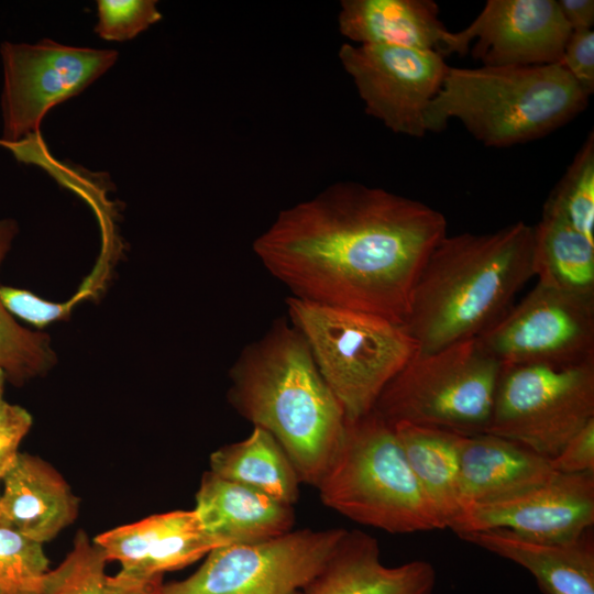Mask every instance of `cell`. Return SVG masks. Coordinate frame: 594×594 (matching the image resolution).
<instances>
[{"mask_svg":"<svg viewBox=\"0 0 594 594\" xmlns=\"http://www.w3.org/2000/svg\"><path fill=\"white\" fill-rule=\"evenodd\" d=\"M447 234L444 216L419 200L339 182L283 209L253 251L295 298L404 324L420 271Z\"/></svg>","mask_w":594,"mask_h":594,"instance_id":"obj_1","label":"cell"},{"mask_svg":"<svg viewBox=\"0 0 594 594\" xmlns=\"http://www.w3.org/2000/svg\"><path fill=\"white\" fill-rule=\"evenodd\" d=\"M229 377L232 407L274 437L301 483L317 487L341 444L346 417L301 333L276 321L241 351Z\"/></svg>","mask_w":594,"mask_h":594,"instance_id":"obj_2","label":"cell"},{"mask_svg":"<svg viewBox=\"0 0 594 594\" xmlns=\"http://www.w3.org/2000/svg\"><path fill=\"white\" fill-rule=\"evenodd\" d=\"M534 227L447 234L414 286L404 327L420 352L477 338L512 307L532 277Z\"/></svg>","mask_w":594,"mask_h":594,"instance_id":"obj_3","label":"cell"},{"mask_svg":"<svg viewBox=\"0 0 594 594\" xmlns=\"http://www.w3.org/2000/svg\"><path fill=\"white\" fill-rule=\"evenodd\" d=\"M590 96L561 63L451 67L425 117L427 132L459 120L481 143L507 147L543 138L588 105Z\"/></svg>","mask_w":594,"mask_h":594,"instance_id":"obj_4","label":"cell"},{"mask_svg":"<svg viewBox=\"0 0 594 594\" xmlns=\"http://www.w3.org/2000/svg\"><path fill=\"white\" fill-rule=\"evenodd\" d=\"M317 488L326 506L365 526L391 534L446 528L416 480L394 426L374 410L346 420Z\"/></svg>","mask_w":594,"mask_h":594,"instance_id":"obj_5","label":"cell"},{"mask_svg":"<svg viewBox=\"0 0 594 594\" xmlns=\"http://www.w3.org/2000/svg\"><path fill=\"white\" fill-rule=\"evenodd\" d=\"M289 322L306 340L346 420L373 410L393 377L418 351L404 324L382 316L293 296Z\"/></svg>","mask_w":594,"mask_h":594,"instance_id":"obj_6","label":"cell"},{"mask_svg":"<svg viewBox=\"0 0 594 594\" xmlns=\"http://www.w3.org/2000/svg\"><path fill=\"white\" fill-rule=\"evenodd\" d=\"M503 365L477 338L417 351L373 410L391 425L411 424L462 436L487 431Z\"/></svg>","mask_w":594,"mask_h":594,"instance_id":"obj_7","label":"cell"},{"mask_svg":"<svg viewBox=\"0 0 594 594\" xmlns=\"http://www.w3.org/2000/svg\"><path fill=\"white\" fill-rule=\"evenodd\" d=\"M594 419V360L503 365L488 433L553 459Z\"/></svg>","mask_w":594,"mask_h":594,"instance_id":"obj_8","label":"cell"},{"mask_svg":"<svg viewBox=\"0 0 594 594\" xmlns=\"http://www.w3.org/2000/svg\"><path fill=\"white\" fill-rule=\"evenodd\" d=\"M345 529H300L246 544L212 549L183 581L163 594H302L323 569Z\"/></svg>","mask_w":594,"mask_h":594,"instance_id":"obj_9","label":"cell"},{"mask_svg":"<svg viewBox=\"0 0 594 594\" xmlns=\"http://www.w3.org/2000/svg\"><path fill=\"white\" fill-rule=\"evenodd\" d=\"M2 143L34 136L44 116L86 89L117 61L112 50L75 47L51 38L35 44L3 42Z\"/></svg>","mask_w":594,"mask_h":594,"instance_id":"obj_10","label":"cell"},{"mask_svg":"<svg viewBox=\"0 0 594 594\" xmlns=\"http://www.w3.org/2000/svg\"><path fill=\"white\" fill-rule=\"evenodd\" d=\"M479 341L502 365L594 360V295L539 283Z\"/></svg>","mask_w":594,"mask_h":594,"instance_id":"obj_11","label":"cell"},{"mask_svg":"<svg viewBox=\"0 0 594 594\" xmlns=\"http://www.w3.org/2000/svg\"><path fill=\"white\" fill-rule=\"evenodd\" d=\"M338 56L367 114L394 133L426 135V111L449 69L444 57L416 48L351 43H343Z\"/></svg>","mask_w":594,"mask_h":594,"instance_id":"obj_12","label":"cell"},{"mask_svg":"<svg viewBox=\"0 0 594 594\" xmlns=\"http://www.w3.org/2000/svg\"><path fill=\"white\" fill-rule=\"evenodd\" d=\"M594 525V473H557L548 482L514 496L469 504L449 525L458 536L505 529L524 538L575 540Z\"/></svg>","mask_w":594,"mask_h":594,"instance_id":"obj_13","label":"cell"},{"mask_svg":"<svg viewBox=\"0 0 594 594\" xmlns=\"http://www.w3.org/2000/svg\"><path fill=\"white\" fill-rule=\"evenodd\" d=\"M455 33L458 54L474 42L471 53L482 66H534L561 63L571 29L557 0H488Z\"/></svg>","mask_w":594,"mask_h":594,"instance_id":"obj_14","label":"cell"},{"mask_svg":"<svg viewBox=\"0 0 594 594\" xmlns=\"http://www.w3.org/2000/svg\"><path fill=\"white\" fill-rule=\"evenodd\" d=\"M108 561L121 563L119 578L146 580L185 568L219 547L195 509L156 514L94 538Z\"/></svg>","mask_w":594,"mask_h":594,"instance_id":"obj_15","label":"cell"},{"mask_svg":"<svg viewBox=\"0 0 594 594\" xmlns=\"http://www.w3.org/2000/svg\"><path fill=\"white\" fill-rule=\"evenodd\" d=\"M436 570L425 560L387 566L376 539L345 530L332 556L302 594H433Z\"/></svg>","mask_w":594,"mask_h":594,"instance_id":"obj_16","label":"cell"},{"mask_svg":"<svg viewBox=\"0 0 594 594\" xmlns=\"http://www.w3.org/2000/svg\"><path fill=\"white\" fill-rule=\"evenodd\" d=\"M206 534L218 546L265 541L292 531V505L248 485L204 473L194 508Z\"/></svg>","mask_w":594,"mask_h":594,"instance_id":"obj_17","label":"cell"},{"mask_svg":"<svg viewBox=\"0 0 594 594\" xmlns=\"http://www.w3.org/2000/svg\"><path fill=\"white\" fill-rule=\"evenodd\" d=\"M432 0H342L340 33L356 44L393 45L458 54L457 33L439 19Z\"/></svg>","mask_w":594,"mask_h":594,"instance_id":"obj_18","label":"cell"},{"mask_svg":"<svg viewBox=\"0 0 594 594\" xmlns=\"http://www.w3.org/2000/svg\"><path fill=\"white\" fill-rule=\"evenodd\" d=\"M2 482L0 522L28 538L43 544L76 520L79 499L43 459L19 452Z\"/></svg>","mask_w":594,"mask_h":594,"instance_id":"obj_19","label":"cell"},{"mask_svg":"<svg viewBox=\"0 0 594 594\" xmlns=\"http://www.w3.org/2000/svg\"><path fill=\"white\" fill-rule=\"evenodd\" d=\"M550 460L488 432L463 436L459 455L461 508L504 499L551 480Z\"/></svg>","mask_w":594,"mask_h":594,"instance_id":"obj_20","label":"cell"},{"mask_svg":"<svg viewBox=\"0 0 594 594\" xmlns=\"http://www.w3.org/2000/svg\"><path fill=\"white\" fill-rule=\"evenodd\" d=\"M459 537L526 569L543 594H594V544L590 531L561 542L532 540L505 529Z\"/></svg>","mask_w":594,"mask_h":594,"instance_id":"obj_21","label":"cell"},{"mask_svg":"<svg viewBox=\"0 0 594 594\" xmlns=\"http://www.w3.org/2000/svg\"><path fill=\"white\" fill-rule=\"evenodd\" d=\"M394 428L416 480L449 528L461 510L459 455L463 436L404 422Z\"/></svg>","mask_w":594,"mask_h":594,"instance_id":"obj_22","label":"cell"},{"mask_svg":"<svg viewBox=\"0 0 594 594\" xmlns=\"http://www.w3.org/2000/svg\"><path fill=\"white\" fill-rule=\"evenodd\" d=\"M216 475L256 488L287 505L299 498L301 483L287 454L266 430L253 427L245 439L211 453Z\"/></svg>","mask_w":594,"mask_h":594,"instance_id":"obj_23","label":"cell"},{"mask_svg":"<svg viewBox=\"0 0 594 594\" xmlns=\"http://www.w3.org/2000/svg\"><path fill=\"white\" fill-rule=\"evenodd\" d=\"M534 227V272L539 283L594 295V243L561 216L542 209Z\"/></svg>","mask_w":594,"mask_h":594,"instance_id":"obj_24","label":"cell"},{"mask_svg":"<svg viewBox=\"0 0 594 594\" xmlns=\"http://www.w3.org/2000/svg\"><path fill=\"white\" fill-rule=\"evenodd\" d=\"M18 233L13 219H0V266ZM56 363L48 334L19 324L0 298V370L7 382L21 386L46 374Z\"/></svg>","mask_w":594,"mask_h":594,"instance_id":"obj_25","label":"cell"},{"mask_svg":"<svg viewBox=\"0 0 594 594\" xmlns=\"http://www.w3.org/2000/svg\"><path fill=\"white\" fill-rule=\"evenodd\" d=\"M543 210L561 216L594 243V134L588 133L565 173L548 196Z\"/></svg>","mask_w":594,"mask_h":594,"instance_id":"obj_26","label":"cell"},{"mask_svg":"<svg viewBox=\"0 0 594 594\" xmlns=\"http://www.w3.org/2000/svg\"><path fill=\"white\" fill-rule=\"evenodd\" d=\"M102 548L79 530L64 561L43 578L40 594H111Z\"/></svg>","mask_w":594,"mask_h":594,"instance_id":"obj_27","label":"cell"},{"mask_svg":"<svg viewBox=\"0 0 594 594\" xmlns=\"http://www.w3.org/2000/svg\"><path fill=\"white\" fill-rule=\"evenodd\" d=\"M48 562L42 543L0 522V590L6 594H40Z\"/></svg>","mask_w":594,"mask_h":594,"instance_id":"obj_28","label":"cell"},{"mask_svg":"<svg viewBox=\"0 0 594 594\" xmlns=\"http://www.w3.org/2000/svg\"><path fill=\"white\" fill-rule=\"evenodd\" d=\"M154 0H99L95 32L106 41L135 37L162 19Z\"/></svg>","mask_w":594,"mask_h":594,"instance_id":"obj_29","label":"cell"},{"mask_svg":"<svg viewBox=\"0 0 594 594\" xmlns=\"http://www.w3.org/2000/svg\"><path fill=\"white\" fill-rule=\"evenodd\" d=\"M0 298L12 316L40 329L66 319L77 300V297H74L63 304L47 301L32 292L12 286H0Z\"/></svg>","mask_w":594,"mask_h":594,"instance_id":"obj_30","label":"cell"},{"mask_svg":"<svg viewBox=\"0 0 594 594\" xmlns=\"http://www.w3.org/2000/svg\"><path fill=\"white\" fill-rule=\"evenodd\" d=\"M562 66L591 96L594 91V32L593 29L571 31L565 43Z\"/></svg>","mask_w":594,"mask_h":594,"instance_id":"obj_31","label":"cell"},{"mask_svg":"<svg viewBox=\"0 0 594 594\" xmlns=\"http://www.w3.org/2000/svg\"><path fill=\"white\" fill-rule=\"evenodd\" d=\"M550 463L558 473H594V419L575 433Z\"/></svg>","mask_w":594,"mask_h":594,"instance_id":"obj_32","label":"cell"},{"mask_svg":"<svg viewBox=\"0 0 594 594\" xmlns=\"http://www.w3.org/2000/svg\"><path fill=\"white\" fill-rule=\"evenodd\" d=\"M7 377L0 370V438L22 441L32 426V416L19 405L9 403L4 397Z\"/></svg>","mask_w":594,"mask_h":594,"instance_id":"obj_33","label":"cell"},{"mask_svg":"<svg viewBox=\"0 0 594 594\" xmlns=\"http://www.w3.org/2000/svg\"><path fill=\"white\" fill-rule=\"evenodd\" d=\"M563 19L573 30L592 29L594 25L593 0H557Z\"/></svg>","mask_w":594,"mask_h":594,"instance_id":"obj_34","label":"cell"},{"mask_svg":"<svg viewBox=\"0 0 594 594\" xmlns=\"http://www.w3.org/2000/svg\"><path fill=\"white\" fill-rule=\"evenodd\" d=\"M111 594H163V575L146 580H125L118 575L110 576Z\"/></svg>","mask_w":594,"mask_h":594,"instance_id":"obj_35","label":"cell"},{"mask_svg":"<svg viewBox=\"0 0 594 594\" xmlns=\"http://www.w3.org/2000/svg\"><path fill=\"white\" fill-rule=\"evenodd\" d=\"M20 442V440L15 439L0 438V481L15 461Z\"/></svg>","mask_w":594,"mask_h":594,"instance_id":"obj_36","label":"cell"},{"mask_svg":"<svg viewBox=\"0 0 594 594\" xmlns=\"http://www.w3.org/2000/svg\"><path fill=\"white\" fill-rule=\"evenodd\" d=\"M0 594H6L2 590H0Z\"/></svg>","mask_w":594,"mask_h":594,"instance_id":"obj_37","label":"cell"}]
</instances>
